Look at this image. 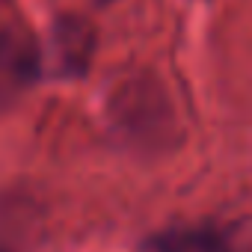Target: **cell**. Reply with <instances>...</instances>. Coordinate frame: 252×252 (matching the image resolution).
Masks as SVG:
<instances>
[{
    "label": "cell",
    "mask_w": 252,
    "mask_h": 252,
    "mask_svg": "<svg viewBox=\"0 0 252 252\" xmlns=\"http://www.w3.org/2000/svg\"><path fill=\"white\" fill-rule=\"evenodd\" d=\"M39 77V48L30 33L0 27V110H9Z\"/></svg>",
    "instance_id": "obj_2"
},
{
    "label": "cell",
    "mask_w": 252,
    "mask_h": 252,
    "mask_svg": "<svg viewBox=\"0 0 252 252\" xmlns=\"http://www.w3.org/2000/svg\"><path fill=\"white\" fill-rule=\"evenodd\" d=\"M149 252H234V243L217 225H178L155 234Z\"/></svg>",
    "instance_id": "obj_4"
},
{
    "label": "cell",
    "mask_w": 252,
    "mask_h": 252,
    "mask_svg": "<svg viewBox=\"0 0 252 252\" xmlns=\"http://www.w3.org/2000/svg\"><path fill=\"white\" fill-rule=\"evenodd\" d=\"M107 119L116 137L146 155H160L178 146V113L155 74L137 71L122 77L107 95Z\"/></svg>",
    "instance_id": "obj_1"
},
{
    "label": "cell",
    "mask_w": 252,
    "mask_h": 252,
    "mask_svg": "<svg viewBox=\"0 0 252 252\" xmlns=\"http://www.w3.org/2000/svg\"><path fill=\"white\" fill-rule=\"evenodd\" d=\"M92 48H95V36H92L89 21H83L77 15H68V18L57 21V30H54V60H57V68L63 74H68V77L83 74L89 68Z\"/></svg>",
    "instance_id": "obj_3"
}]
</instances>
